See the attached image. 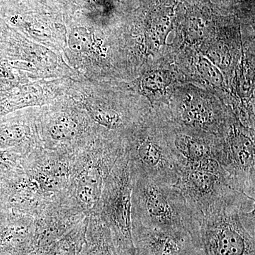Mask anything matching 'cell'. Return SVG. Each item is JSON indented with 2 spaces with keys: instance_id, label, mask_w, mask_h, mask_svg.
I'll use <instances>...</instances> for the list:
<instances>
[{
  "instance_id": "obj_1",
  "label": "cell",
  "mask_w": 255,
  "mask_h": 255,
  "mask_svg": "<svg viewBox=\"0 0 255 255\" xmlns=\"http://www.w3.org/2000/svg\"><path fill=\"white\" fill-rule=\"evenodd\" d=\"M255 203L233 191L202 214L199 241L204 255H255Z\"/></svg>"
},
{
  "instance_id": "obj_2",
  "label": "cell",
  "mask_w": 255,
  "mask_h": 255,
  "mask_svg": "<svg viewBox=\"0 0 255 255\" xmlns=\"http://www.w3.org/2000/svg\"><path fill=\"white\" fill-rule=\"evenodd\" d=\"M132 221L147 228L187 231L200 244L201 216L174 185L160 184L132 170Z\"/></svg>"
},
{
  "instance_id": "obj_3",
  "label": "cell",
  "mask_w": 255,
  "mask_h": 255,
  "mask_svg": "<svg viewBox=\"0 0 255 255\" xmlns=\"http://www.w3.org/2000/svg\"><path fill=\"white\" fill-rule=\"evenodd\" d=\"M251 130L239 122H230L222 138L215 142L214 155L230 187L255 199V140Z\"/></svg>"
},
{
  "instance_id": "obj_4",
  "label": "cell",
  "mask_w": 255,
  "mask_h": 255,
  "mask_svg": "<svg viewBox=\"0 0 255 255\" xmlns=\"http://www.w3.org/2000/svg\"><path fill=\"white\" fill-rule=\"evenodd\" d=\"M137 135L130 151V169L160 184L174 185L182 164L168 139L151 129Z\"/></svg>"
},
{
  "instance_id": "obj_5",
  "label": "cell",
  "mask_w": 255,
  "mask_h": 255,
  "mask_svg": "<svg viewBox=\"0 0 255 255\" xmlns=\"http://www.w3.org/2000/svg\"><path fill=\"white\" fill-rule=\"evenodd\" d=\"M132 178L129 159L117 167L106 190V214L110 220L119 255H135L132 233Z\"/></svg>"
},
{
  "instance_id": "obj_6",
  "label": "cell",
  "mask_w": 255,
  "mask_h": 255,
  "mask_svg": "<svg viewBox=\"0 0 255 255\" xmlns=\"http://www.w3.org/2000/svg\"><path fill=\"white\" fill-rule=\"evenodd\" d=\"M174 186L201 217L218 201L236 191L230 187L227 176L219 164H184Z\"/></svg>"
},
{
  "instance_id": "obj_7",
  "label": "cell",
  "mask_w": 255,
  "mask_h": 255,
  "mask_svg": "<svg viewBox=\"0 0 255 255\" xmlns=\"http://www.w3.org/2000/svg\"><path fill=\"white\" fill-rule=\"evenodd\" d=\"M132 233L135 255H204L187 231L147 228L132 221Z\"/></svg>"
},
{
  "instance_id": "obj_8",
  "label": "cell",
  "mask_w": 255,
  "mask_h": 255,
  "mask_svg": "<svg viewBox=\"0 0 255 255\" xmlns=\"http://www.w3.org/2000/svg\"><path fill=\"white\" fill-rule=\"evenodd\" d=\"M216 140L196 135L192 132H177L169 141L182 166L199 163L215 158L214 142Z\"/></svg>"
},
{
  "instance_id": "obj_9",
  "label": "cell",
  "mask_w": 255,
  "mask_h": 255,
  "mask_svg": "<svg viewBox=\"0 0 255 255\" xmlns=\"http://www.w3.org/2000/svg\"><path fill=\"white\" fill-rule=\"evenodd\" d=\"M173 82V74L167 70H150L142 75L139 82L140 93L152 105L164 99Z\"/></svg>"
},
{
  "instance_id": "obj_10",
  "label": "cell",
  "mask_w": 255,
  "mask_h": 255,
  "mask_svg": "<svg viewBox=\"0 0 255 255\" xmlns=\"http://www.w3.org/2000/svg\"><path fill=\"white\" fill-rule=\"evenodd\" d=\"M92 119L100 125L103 126L111 130H116L123 125L124 121L122 115L117 110L99 105L87 106Z\"/></svg>"
},
{
  "instance_id": "obj_11",
  "label": "cell",
  "mask_w": 255,
  "mask_h": 255,
  "mask_svg": "<svg viewBox=\"0 0 255 255\" xmlns=\"http://www.w3.org/2000/svg\"><path fill=\"white\" fill-rule=\"evenodd\" d=\"M196 70L201 79L209 85L216 87L223 86L224 78L222 73L215 64L204 56H200L196 64Z\"/></svg>"
},
{
  "instance_id": "obj_12",
  "label": "cell",
  "mask_w": 255,
  "mask_h": 255,
  "mask_svg": "<svg viewBox=\"0 0 255 255\" xmlns=\"http://www.w3.org/2000/svg\"><path fill=\"white\" fill-rule=\"evenodd\" d=\"M68 43L74 51L78 53L89 51L92 47V36L85 28H75L70 32Z\"/></svg>"
},
{
  "instance_id": "obj_13",
  "label": "cell",
  "mask_w": 255,
  "mask_h": 255,
  "mask_svg": "<svg viewBox=\"0 0 255 255\" xmlns=\"http://www.w3.org/2000/svg\"><path fill=\"white\" fill-rule=\"evenodd\" d=\"M75 124L71 119L63 117L57 119L50 128L51 137L55 140L70 138L75 132Z\"/></svg>"
},
{
  "instance_id": "obj_14",
  "label": "cell",
  "mask_w": 255,
  "mask_h": 255,
  "mask_svg": "<svg viewBox=\"0 0 255 255\" xmlns=\"http://www.w3.org/2000/svg\"><path fill=\"white\" fill-rule=\"evenodd\" d=\"M98 228L97 235V241L95 246L87 255H117L114 253L113 247L109 240L107 231L102 228Z\"/></svg>"
},
{
  "instance_id": "obj_15",
  "label": "cell",
  "mask_w": 255,
  "mask_h": 255,
  "mask_svg": "<svg viewBox=\"0 0 255 255\" xmlns=\"http://www.w3.org/2000/svg\"><path fill=\"white\" fill-rule=\"evenodd\" d=\"M30 129L27 126L14 125L5 130L4 136L8 142L16 143L24 140L29 135Z\"/></svg>"
},
{
  "instance_id": "obj_16",
  "label": "cell",
  "mask_w": 255,
  "mask_h": 255,
  "mask_svg": "<svg viewBox=\"0 0 255 255\" xmlns=\"http://www.w3.org/2000/svg\"><path fill=\"white\" fill-rule=\"evenodd\" d=\"M208 59L211 60L216 66H226L231 61V55L225 47H215L209 50Z\"/></svg>"
},
{
  "instance_id": "obj_17",
  "label": "cell",
  "mask_w": 255,
  "mask_h": 255,
  "mask_svg": "<svg viewBox=\"0 0 255 255\" xmlns=\"http://www.w3.org/2000/svg\"><path fill=\"white\" fill-rule=\"evenodd\" d=\"M75 247L68 241H62L56 245L50 251L49 255H75Z\"/></svg>"
}]
</instances>
